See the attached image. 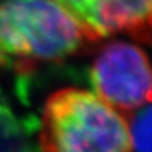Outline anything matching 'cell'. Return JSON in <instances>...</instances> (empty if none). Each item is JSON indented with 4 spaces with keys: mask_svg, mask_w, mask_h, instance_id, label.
<instances>
[{
    "mask_svg": "<svg viewBox=\"0 0 152 152\" xmlns=\"http://www.w3.org/2000/svg\"><path fill=\"white\" fill-rule=\"evenodd\" d=\"M0 152H37L29 126L4 104H0Z\"/></svg>",
    "mask_w": 152,
    "mask_h": 152,
    "instance_id": "cell-5",
    "label": "cell"
},
{
    "mask_svg": "<svg viewBox=\"0 0 152 152\" xmlns=\"http://www.w3.org/2000/svg\"><path fill=\"white\" fill-rule=\"evenodd\" d=\"M94 44L52 0L0 1V67L29 74Z\"/></svg>",
    "mask_w": 152,
    "mask_h": 152,
    "instance_id": "cell-1",
    "label": "cell"
},
{
    "mask_svg": "<svg viewBox=\"0 0 152 152\" xmlns=\"http://www.w3.org/2000/svg\"><path fill=\"white\" fill-rule=\"evenodd\" d=\"M128 119L81 88H63L47 99L39 152H131Z\"/></svg>",
    "mask_w": 152,
    "mask_h": 152,
    "instance_id": "cell-2",
    "label": "cell"
},
{
    "mask_svg": "<svg viewBox=\"0 0 152 152\" xmlns=\"http://www.w3.org/2000/svg\"><path fill=\"white\" fill-rule=\"evenodd\" d=\"M132 148L136 152H152V104L128 119Z\"/></svg>",
    "mask_w": 152,
    "mask_h": 152,
    "instance_id": "cell-6",
    "label": "cell"
},
{
    "mask_svg": "<svg viewBox=\"0 0 152 152\" xmlns=\"http://www.w3.org/2000/svg\"><path fill=\"white\" fill-rule=\"evenodd\" d=\"M97 96L119 112H132L152 103V66L147 55L128 42L100 48L91 67Z\"/></svg>",
    "mask_w": 152,
    "mask_h": 152,
    "instance_id": "cell-3",
    "label": "cell"
},
{
    "mask_svg": "<svg viewBox=\"0 0 152 152\" xmlns=\"http://www.w3.org/2000/svg\"><path fill=\"white\" fill-rule=\"evenodd\" d=\"M84 29L92 43L127 34L152 45V0H52Z\"/></svg>",
    "mask_w": 152,
    "mask_h": 152,
    "instance_id": "cell-4",
    "label": "cell"
}]
</instances>
